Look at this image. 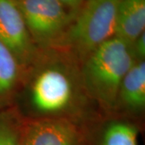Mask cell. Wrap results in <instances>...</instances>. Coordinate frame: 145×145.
Wrapping results in <instances>:
<instances>
[{"mask_svg": "<svg viewBox=\"0 0 145 145\" xmlns=\"http://www.w3.org/2000/svg\"><path fill=\"white\" fill-rule=\"evenodd\" d=\"M135 61L131 45L114 36L81 63L84 88L103 114L113 113L119 86Z\"/></svg>", "mask_w": 145, "mask_h": 145, "instance_id": "7a4b0ae2", "label": "cell"}, {"mask_svg": "<svg viewBox=\"0 0 145 145\" xmlns=\"http://www.w3.org/2000/svg\"><path fill=\"white\" fill-rule=\"evenodd\" d=\"M145 112V60H135L119 86L112 114L141 123Z\"/></svg>", "mask_w": 145, "mask_h": 145, "instance_id": "ba28073f", "label": "cell"}, {"mask_svg": "<svg viewBox=\"0 0 145 145\" xmlns=\"http://www.w3.org/2000/svg\"><path fill=\"white\" fill-rule=\"evenodd\" d=\"M80 65L62 49H40L14 105L21 118L69 119L85 127L103 114L84 88Z\"/></svg>", "mask_w": 145, "mask_h": 145, "instance_id": "6da1fadb", "label": "cell"}, {"mask_svg": "<svg viewBox=\"0 0 145 145\" xmlns=\"http://www.w3.org/2000/svg\"><path fill=\"white\" fill-rule=\"evenodd\" d=\"M20 115L14 106L0 112V145H20Z\"/></svg>", "mask_w": 145, "mask_h": 145, "instance_id": "8fae6325", "label": "cell"}, {"mask_svg": "<svg viewBox=\"0 0 145 145\" xmlns=\"http://www.w3.org/2000/svg\"><path fill=\"white\" fill-rule=\"evenodd\" d=\"M145 29V0H119L115 36L130 45Z\"/></svg>", "mask_w": 145, "mask_h": 145, "instance_id": "30bf717a", "label": "cell"}, {"mask_svg": "<svg viewBox=\"0 0 145 145\" xmlns=\"http://www.w3.org/2000/svg\"><path fill=\"white\" fill-rule=\"evenodd\" d=\"M20 145H86L84 127L64 119H24L19 125Z\"/></svg>", "mask_w": 145, "mask_h": 145, "instance_id": "5b68a950", "label": "cell"}, {"mask_svg": "<svg viewBox=\"0 0 145 145\" xmlns=\"http://www.w3.org/2000/svg\"><path fill=\"white\" fill-rule=\"evenodd\" d=\"M119 0H85L56 48L74 57L80 64L103 43L115 36Z\"/></svg>", "mask_w": 145, "mask_h": 145, "instance_id": "3957f363", "label": "cell"}, {"mask_svg": "<svg viewBox=\"0 0 145 145\" xmlns=\"http://www.w3.org/2000/svg\"><path fill=\"white\" fill-rule=\"evenodd\" d=\"M24 72L25 68L0 42V112L14 106Z\"/></svg>", "mask_w": 145, "mask_h": 145, "instance_id": "9c48e42d", "label": "cell"}, {"mask_svg": "<svg viewBox=\"0 0 145 145\" xmlns=\"http://www.w3.org/2000/svg\"><path fill=\"white\" fill-rule=\"evenodd\" d=\"M0 42L14 54L25 69L40 51L14 0H0Z\"/></svg>", "mask_w": 145, "mask_h": 145, "instance_id": "8992f818", "label": "cell"}, {"mask_svg": "<svg viewBox=\"0 0 145 145\" xmlns=\"http://www.w3.org/2000/svg\"><path fill=\"white\" fill-rule=\"evenodd\" d=\"M14 1H16V2H19V1H21V0H14Z\"/></svg>", "mask_w": 145, "mask_h": 145, "instance_id": "5bb4252c", "label": "cell"}, {"mask_svg": "<svg viewBox=\"0 0 145 145\" xmlns=\"http://www.w3.org/2000/svg\"><path fill=\"white\" fill-rule=\"evenodd\" d=\"M140 123L103 114L84 127L86 145H140Z\"/></svg>", "mask_w": 145, "mask_h": 145, "instance_id": "52a82bcc", "label": "cell"}, {"mask_svg": "<svg viewBox=\"0 0 145 145\" xmlns=\"http://www.w3.org/2000/svg\"><path fill=\"white\" fill-rule=\"evenodd\" d=\"M131 48L135 60H145V31L135 39Z\"/></svg>", "mask_w": 145, "mask_h": 145, "instance_id": "7c38bea8", "label": "cell"}, {"mask_svg": "<svg viewBox=\"0 0 145 145\" xmlns=\"http://www.w3.org/2000/svg\"><path fill=\"white\" fill-rule=\"evenodd\" d=\"M16 3L36 46L40 49L57 48L73 14L59 0H21Z\"/></svg>", "mask_w": 145, "mask_h": 145, "instance_id": "277c9868", "label": "cell"}, {"mask_svg": "<svg viewBox=\"0 0 145 145\" xmlns=\"http://www.w3.org/2000/svg\"><path fill=\"white\" fill-rule=\"evenodd\" d=\"M72 14H75L85 0H59Z\"/></svg>", "mask_w": 145, "mask_h": 145, "instance_id": "4fadbf2b", "label": "cell"}]
</instances>
